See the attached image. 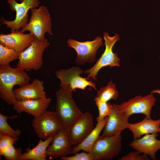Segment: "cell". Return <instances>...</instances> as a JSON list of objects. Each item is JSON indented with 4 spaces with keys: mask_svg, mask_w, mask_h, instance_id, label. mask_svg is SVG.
<instances>
[{
    "mask_svg": "<svg viewBox=\"0 0 160 160\" xmlns=\"http://www.w3.org/2000/svg\"><path fill=\"white\" fill-rule=\"evenodd\" d=\"M30 78L23 69L11 68L9 65L0 66V97L9 105L17 102L13 87H21L29 83Z\"/></svg>",
    "mask_w": 160,
    "mask_h": 160,
    "instance_id": "1",
    "label": "cell"
},
{
    "mask_svg": "<svg viewBox=\"0 0 160 160\" xmlns=\"http://www.w3.org/2000/svg\"><path fill=\"white\" fill-rule=\"evenodd\" d=\"M55 112L66 131L73 123L83 113L74 102L72 92L60 88L55 93Z\"/></svg>",
    "mask_w": 160,
    "mask_h": 160,
    "instance_id": "2",
    "label": "cell"
},
{
    "mask_svg": "<svg viewBox=\"0 0 160 160\" xmlns=\"http://www.w3.org/2000/svg\"><path fill=\"white\" fill-rule=\"evenodd\" d=\"M49 45L47 39L41 41L35 38L28 47L19 53L16 67L26 71L40 69L43 63V52Z\"/></svg>",
    "mask_w": 160,
    "mask_h": 160,
    "instance_id": "3",
    "label": "cell"
},
{
    "mask_svg": "<svg viewBox=\"0 0 160 160\" xmlns=\"http://www.w3.org/2000/svg\"><path fill=\"white\" fill-rule=\"evenodd\" d=\"M31 9V15L29 22L20 31L23 33L28 31L35 38L43 41L46 39L45 34L48 33L53 35L50 15L46 7L42 5L38 9L34 8Z\"/></svg>",
    "mask_w": 160,
    "mask_h": 160,
    "instance_id": "4",
    "label": "cell"
},
{
    "mask_svg": "<svg viewBox=\"0 0 160 160\" xmlns=\"http://www.w3.org/2000/svg\"><path fill=\"white\" fill-rule=\"evenodd\" d=\"M122 139L121 134L105 137L100 136L89 153L93 160L112 159L121 151Z\"/></svg>",
    "mask_w": 160,
    "mask_h": 160,
    "instance_id": "5",
    "label": "cell"
},
{
    "mask_svg": "<svg viewBox=\"0 0 160 160\" xmlns=\"http://www.w3.org/2000/svg\"><path fill=\"white\" fill-rule=\"evenodd\" d=\"M32 124L38 137L44 140L53 136L63 128L55 111H51L46 110L40 116L34 117Z\"/></svg>",
    "mask_w": 160,
    "mask_h": 160,
    "instance_id": "6",
    "label": "cell"
},
{
    "mask_svg": "<svg viewBox=\"0 0 160 160\" xmlns=\"http://www.w3.org/2000/svg\"><path fill=\"white\" fill-rule=\"evenodd\" d=\"M119 37L117 34L111 37L107 32L104 33L105 46V50L92 67L84 71V73L88 74L87 77H91L95 81L96 79L98 72L102 68L107 66L111 67L120 66V59L118 57L117 54L113 51V48L116 42L119 40Z\"/></svg>",
    "mask_w": 160,
    "mask_h": 160,
    "instance_id": "7",
    "label": "cell"
},
{
    "mask_svg": "<svg viewBox=\"0 0 160 160\" xmlns=\"http://www.w3.org/2000/svg\"><path fill=\"white\" fill-rule=\"evenodd\" d=\"M84 72L83 70L79 66H73L68 69H61L55 72L56 76L60 80L61 88L67 89L72 92L76 89L84 90L88 86L91 87L97 90L95 84L89 78L80 76Z\"/></svg>",
    "mask_w": 160,
    "mask_h": 160,
    "instance_id": "8",
    "label": "cell"
},
{
    "mask_svg": "<svg viewBox=\"0 0 160 160\" xmlns=\"http://www.w3.org/2000/svg\"><path fill=\"white\" fill-rule=\"evenodd\" d=\"M67 43L69 47L73 48L77 52L76 63L78 65H84L87 63H90L95 61L97 52L103 45V41L101 37L97 36L93 41L84 42L69 39Z\"/></svg>",
    "mask_w": 160,
    "mask_h": 160,
    "instance_id": "9",
    "label": "cell"
},
{
    "mask_svg": "<svg viewBox=\"0 0 160 160\" xmlns=\"http://www.w3.org/2000/svg\"><path fill=\"white\" fill-rule=\"evenodd\" d=\"M156 102L155 97L151 93L145 97L136 96L118 105V106L121 111L129 118L134 114H142L145 118H150L152 108Z\"/></svg>",
    "mask_w": 160,
    "mask_h": 160,
    "instance_id": "10",
    "label": "cell"
},
{
    "mask_svg": "<svg viewBox=\"0 0 160 160\" xmlns=\"http://www.w3.org/2000/svg\"><path fill=\"white\" fill-rule=\"evenodd\" d=\"M95 127L93 116L87 112L77 118L66 131L70 143L76 145L81 143L93 130Z\"/></svg>",
    "mask_w": 160,
    "mask_h": 160,
    "instance_id": "11",
    "label": "cell"
},
{
    "mask_svg": "<svg viewBox=\"0 0 160 160\" xmlns=\"http://www.w3.org/2000/svg\"><path fill=\"white\" fill-rule=\"evenodd\" d=\"M21 3H18L15 11V18L13 20H8L1 16L0 25H6L7 27L11 29V31L19 30L24 27L28 23V10L38 7L40 2L39 0H20Z\"/></svg>",
    "mask_w": 160,
    "mask_h": 160,
    "instance_id": "12",
    "label": "cell"
},
{
    "mask_svg": "<svg viewBox=\"0 0 160 160\" xmlns=\"http://www.w3.org/2000/svg\"><path fill=\"white\" fill-rule=\"evenodd\" d=\"M113 108L104 127L102 137L121 134L124 129L128 128L129 123V118L126 116L119 109L118 105L113 104Z\"/></svg>",
    "mask_w": 160,
    "mask_h": 160,
    "instance_id": "13",
    "label": "cell"
},
{
    "mask_svg": "<svg viewBox=\"0 0 160 160\" xmlns=\"http://www.w3.org/2000/svg\"><path fill=\"white\" fill-rule=\"evenodd\" d=\"M72 148L68 138L66 131L63 128L53 136L46 155L50 159L66 156L72 153Z\"/></svg>",
    "mask_w": 160,
    "mask_h": 160,
    "instance_id": "14",
    "label": "cell"
},
{
    "mask_svg": "<svg viewBox=\"0 0 160 160\" xmlns=\"http://www.w3.org/2000/svg\"><path fill=\"white\" fill-rule=\"evenodd\" d=\"M35 38L31 33L24 34L19 30L13 31L8 34H0V44L20 53L28 47Z\"/></svg>",
    "mask_w": 160,
    "mask_h": 160,
    "instance_id": "15",
    "label": "cell"
},
{
    "mask_svg": "<svg viewBox=\"0 0 160 160\" xmlns=\"http://www.w3.org/2000/svg\"><path fill=\"white\" fill-rule=\"evenodd\" d=\"M158 133L145 135L134 139L129 145L140 153L148 156L153 160L156 159V153L160 149V140L157 139Z\"/></svg>",
    "mask_w": 160,
    "mask_h": 160,
    "instance_id": "16",
    "label": "cell"
},
{
    "mask_svg": "<svg viewBox=\"0 0 160 160\" xmlns=\"http://www.w3.org/2000/svg\"><path fill=\"white\" fill-rule=\"evenodd\" d=\"M51 101V98H47L17 100L16 103L13 105V108L17 113L25 112L36 117L47 110Z\"/></svg>",
    "mask_w": 160,
    "mask_h": 160,
    "instance_id": "17",
    "label": "cell"
},
{
    "mask_svg": "<svg viewBox=\"0 0 160 160\" xmlns=\"http://www.w3.org/2000/svg\"><path fill=\"white\" fill-rule=\"evenodd\" d=\"M43 81L37 79L32 83L13 90L17 100H23L46 98Z\"/></svg>",
    "mask_w": 160,
    "mask_h": 160,
    "instance_id": "18",
    "label": "cell"
},
{
    "mask_svg": "<svg viewBox=\"0 0 160 160\" xmlns=\"http://www.w3.org/2000/svg\"><path fill=\"white\" fill-rule=\"evenodd\" d=\"M128 129L132 132L134 139L146 134L160 133V118L157 120L145 118L139 122L129 124Z\"/></svg>",
    "mask_w": 160,
    "mask_h": 160,
    "instance_id": "19",
    "label": "cell"
},
{
    "mask_svg": "<svg viewBox=\"0 0 160 160\" xmlns=\"http://www.w3.org/2000/svg\"><path fill=\"white\" fill-rule=\"evenodd\" d=\"M108 119V116L97 122L93 130L81 143L72 148V153L75 154L81 150L89 153L93 144L100 136V134L104 128Z\"/></svg>",
    "mask_w": 160,
    "mask_h": 160,
    "instance_id": "20",
    "label": "cell"
},
{
    "mask_svg": "<svg viewBox=\"0 0 160 160\" xmlns=\"http://www.w3.org/2000/svg\"><path fill=\"white\" fill-rule=\"evenodd\" d=\"M53 138V136H51L44 141L41 139L34 148L26 149L25 152L22 154L20 160H46L47 156V149Z\"/></svg>",
    "mask_w": 160,
    "mask_h": 160,
    "instance_id": "21",
    "label": "cell"
},
{
    "mask_svg": "<svg viewBox=\"0 0 160 160\" xmlns=\"http://www.w3.org/2000/svg\"><path fill=\"white\" fill-rule=\"evenodd\" d=\"M116 85L111 80L106 86L100 89L97 92L96 97L106 102L111 99L116 100L119 95Z\"/></svg>",
    "mask_w": 160,
    "mask_h": 160,
    "instance_id": "22",
    "label": "cell"
},
{
    "mask_svg": "<svg viewBox=\"0 0 160 160\" xmlns=\"http://www.w3.org/2000/svg\"><path fill=\"white\" fill-rule=\"evenodd\" d=\"M19 54L15 49L0 44V66L9 65L10 62L18 59Z\"/></svg>",
    "mask_w": 160,
    "mask_h": 160,
    "instance_id": "23",
    "label": "cell"
},
{
    "mask_svg": "<svg viewBox=\"0 0 160 160\" xmlns=\"http://www.w3.org/2000/svg\"><path fill=\"white\" fill-rule=\"evenodd\" d=\"M94 100L99 111L98 115L96 119L98 122L110 115L112 110L113 105L110 103L103 102L97 97H95Z\"/></svg>",
    "mask_w": 160,
    "mask_h": 160,
    "instance_id": "24",
    "label": "cell"
},
{
    "mask_svg": "<svg viewBox=\"0 0 160 160\" xmlns=\"http://www.w3.org/2000/svg\"><path fill=\"white\" fill-rule=\"evenodd\" d=\"M8 117L0 113V132L14 137H19L21 134V131L17 129H13L8 124L7 120Z\"/></svg>",
    "mask_w": 160,
    "mask_h": 160,
    "instance_id": "25",
    "label": "cell"
},
{
    "mask_svg": "<svg viewBox=\"0 0 160 160\" xmlns=\"http://www.w3.org/2000/svg\"><path fill=\"white\" fill-rule=\"evenodd\" d=\"M22 151L21 147L16 148L11 145L0 150V155L7 160H20Z\"/></svg>",
    "mask_w": 160,
    "mask_h": 160,
    "instance_id": "26",
    "label": "cell"
},
{
    "mask_svg": "<svg viewBox=\"0 0 160 160\" xmlns=\"http://www.w3.org/2000/svg\"><path fill=\"white\" fill-rule=\"evenodd\" d=\"M19 139V137H14L0 132V151L9 145L15 144Z\"/></svg>",
    "mask_w": 160,
    "mask_h": 160,
    "instance_id": "27",
    "label": "cell"
},
{
    "mask_svg": "<svg viewBox=\"0 0 160 160\" xmlns=\"http://www.w3.org/2000/svg\"><path fill=\"white\" fill-rule=\"evenodd\" d=\"M148 156L145 154H141L137 151H130L128 154L123 156L119 160H149Z\"/></svg>",
    "mask_w": 160,
    "mask_h": 160,
    "instance_id": "28",
    "label": "cell"
},
{
    "mask_svg": "<svg viewBox=\"0 0 160 160\" xmlns=\"http://www.w3.org/2000/svg\"><path fill=\"white\" fill-rule=\"evenodd\" d=\"M73 156H65L60 159L62 160H93L89 153L82 152L76 153Z\"/></svg>",
    "mask_w": 160,
    "mask_h": 160,
    "instance_id": "29",
    "label": "cell"
},
{
    "mask_svg": "<svg viewBox=\"0 0 160 160\" xmlns=\"http://www.w3.org/2000/svg\"><path fill=\"white\" fill-rule=\"evenodd\" d=\"M10 4L9 8L12 11H15L16 8L18 3L16 0H7Z\"/></svg>",
    "mask_w": 160,
    "mask_h": 160,
    "instance_id": "30",
    "label": "cell"
},
{
    "mask_svg": "<svg viewBox=\"0 0 160 160\" xmlns=\"http://www.w3.org/2000/svg\"><path fill=\"white\" fill-rule=\"evenodd\" d=\"M151 93L153 94L154 93H157L160 95V90L159 89H155L152 91Z\"/></svg>",
    "mask_w": 160,
    "mask_h": 160,
    "instance_id": "31",
    "label": "cell"
}]
</instances>
